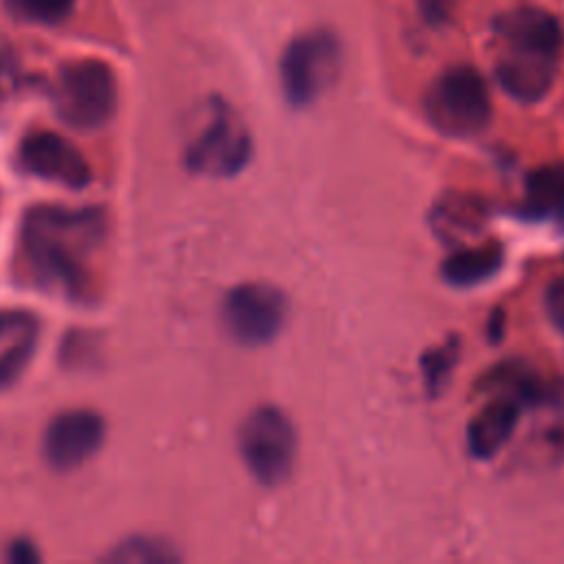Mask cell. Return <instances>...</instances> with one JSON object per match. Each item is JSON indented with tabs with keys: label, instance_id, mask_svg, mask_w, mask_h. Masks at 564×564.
<instances>
[{
	"label": "cell",
	"instance_id": "1",
	"mask_svg": "<svg viewBox=\"0 0 564 564\" xmlns=\"http://www.w3.org/2000/svg\"><path fill=\"white\" fill-rule=\"evenodd\" d=\"M101 207L35 205L20 225V258L33 282L68 302H88L97 289V258L106 247Z\"/></svg>",
	"mask_w": 564,
	"mask_h": 564
},
{
	"label": "cell",
	"instance_id": "2",
	"mask_svg": "<svg viewBox=\"0 0 564 564\" xmlns=\"http://www.w3.org/2000/svg\"><path fill=\"white\" fill-rule=\"evenodd\" d=\"M500 42L496 79L518 101L542 99L557 68L562 31L557 20L535 7L511 9L494 22Z\"/></svg>",
	"mask_w": 564,
	"mask_h": 564
},
{
	"label": "cell",
	"instance_id": "3",
	"mask_svg": "<svg viewBox=\"0 0 564 564\" xmlns=\"http://www.w3.org/2000/svg\"><path fill=\"white\" fill-rule=\"evenodd\" d=\"M430 123L447 137H474L491 119V99L485 79L471 66L443 70L423 99Z\"/></svg>",
	"mask_w": 564,
	"mask_h": 564
},
{
	"label": "cell",
	"instance_id": "4",
	"mask_svg": "<svg viewBox=\"0 0 564 564\" xmlns=\"http://www.w3.org/2000/svg\"><path fill=\"white\" fill-rule=\"evenodd\" d=\"M57 115L77 130L104 128L117 110V77L101 59H75L59 68L53 90Z\"/></svg>",
	"mask_w": 564,
	"mask_h": 564
},
{
	"label": "cell",
	"instance_id": "5",
	"mask_svg": "<svg viewBox=\"0 0 564 564\" xmlns=\"http://www.w3.org/2000/svg\"><path fill=\"white\" fill-rule=\"evenodd\" d=\"M238 447L256 480L262 485H280L293 471L297 434L291 419L280 408L260 405L242 421Z\"/></svg>",
	"mask_w": 564,
	"mask_h": 564
},
{
	"label": "cell",
	"instance_id": "6",
	"mask_svg": "<svg viewBox=\"0 0 564 564\" xmlns=\"http://www.w3.org/2000/svg\"><path fill=\"white\" fill-rule=\"evenodd\" d=\"M251 159V137L240 115L214 99L209 119L185 148V165L192 174L225 178L238 174Z\"/></svg>",
	"mask_w": 564,
	"mask_h": 564
},
{
	"label": "cell",
	"instance_id": "7",
	"mask_svg": "<svg viewBox=\"0 0 564 564\" xmlns=\"http://www.w3.org/2000/svg\"><path fill=\"white\" fill-rule=\"evenodd\" d=\"M341 68V48L330 31H311L295 37L280 59L284 97L293 106L313 104L333 86Z\"/></svg>",
	"mask_w": 564,
	"mask_h": 564
},
{
	"label": "cell",
	"instance_id": "8",
	"mask_svg": "<svg viewBox=\"0 0 564 564\" xmlns=\"http://www.w3.org/2000/svg\"><path fill=\"white\" fill-rule=\"evenodd\" d=\"M220 315L227 333L238 344L260 346L280 333L286 317V297L271 284L245 282L225 295Z\"/></svg>",
	"mask_w": 564,
	"mask_h": 564
},
{
	"label": "cell",
	"instance_id": "9",
	"mask_svg": "<svg viewBox=\"0 0 564 564\" xmlns=\"http://www.w3.org/2000/svg\"><path fill=\"white\" fill-rule=\"evenodd\" d=\"M18 163L26 174L68 189H84L93 181L86 154L64 134L53 130L40 128L29 132L20 141Z\"/></svg>",
	"mask_w": 564,
	"mask_h": 564
},
{
	"label": "cell",
	"instance_id": "10",
	"mask_svg": "<svg viewBox=\"0 0 564 564\" xmlns=\"http://www.w3.org/2000/svg\"><path fill=\"white\" fill-rule=\"evenodd\" d=\"M106 438V421L90 408L55 414L42 436V454L57 471H70L90 460Z\"/></svg>",
	"mask_w": 564,
	"mask_h": 564
},
{
	"label": "cell",
	"instance_id": "11",
	"mask_svg": "<svg viewBox=\"0 0 564 564\" xmlns=\"http://www.w3.org/2000/svg\"><path fill=\"white\" fill-rule=\"evenodd\" d=\"M40 322L22 308L0 311V390L13 386L33 359Z\"/></svg>",
	"mask_w": 564,
	"mask_h": 564
},
{
	"label": "cell",
	"instance_id": "12",
	"mask_svg": "<svg viewBox=\"0 0 564 564\" xmlns=\"http://www.w3.org/2000/svg\"><path fill=\"white\" fill-rule=\"evenodd\" d=\"M518 416L520 401L516 399H496L489 405H485L469 423V452L478 458L494 456L513 434Z\"/></svg>",
	"mask_w": 564,
	"mask_h": 564
},
{
	"label": "cell",
	"instance_id": "13",
	"mask_svg": "<svg viewBox=\"0 0 564 564\" xmlns=\"http://www.w3.org/2000/svg\"><path fill=\"white\" fill-rule=\"evenodd\" d=\"M502 264V249L498 245L460 249L443 262V278L454 286H474L489 280Z\"/></svg>",
	"mask_w": 564,
	"mask_h": 564
},
{
	"label": "cell",
	"instance_id": "14",
	"mask_svg": "<svg viewBox=\"0 0 564 564\" xmlns=\"http://www.w3.org/2000/svg\"><path fill=\"white\" fill-rule=\"evenodd\" d=\"M527 203L535 214L564 212V161L542 165L529 174Z\"/></svg>",
	"mask_w": 564,
	"mask_h": 564
},
{
	"label": "cell",
	"instance_id": "15",
	"mask_svg": "<svg viewBox=\"0 0 564 564\" xmlns=\"http://www.w3.org/2000/svg\"><path fill=\"white\" fill-rule=\"evenodd\" d=\"M104 560L115 564H170L178 560V553L163 538L130 535L119 544H115L104 555Z\"/></svg>",
	"mask_w": 564,
	"mask_h": 564
},
{
	"label": "cell",
	"instance_id": "16",
	"mask_svg": "<svg viewBox=\"0 0 564 564\" xmlns=\"http://www.w3.org/2000/svg\"><path fill=\"white\" fill-rule=\"evenodd\" d=\"M75 0H4L11 15L33 24H59L73 11Z\"/></svg>",
	"mask_w": 564,
	"mask_h": 564
},
{
	"label": "cell",
	"instance_id": "17",
	"mask_svg": "<svg viewBox=\"0 0 564 564\" xmlns=\"http://www.w3.org/2000/svg\"><path fill=\"white\" fill-rule=\"evenodd\" d=\"M456 355H458V348H456V341H447L443 348H436L432 350L425 361H423V375H425V383L430 390H436L441 388V383L445 381L447 372L452 370L454 361H456Z\"/></svg>",
	"mask_w": 564,
	"mask_h": 564
},
{
	"label": "cell",
	"instance_id": "18",
	"mask_svg": "<svg viewBox=\"0 0 564 564\" xmlns=\"http://www.w3.org/2000/svg\"><path fill=\"white\" fill-rule=\"evenodd\" d=\"M546 311L557 328L564 330V275H560L546 291Z\"/></svg>",
	"mask_w": 564,
	"mask_h": 564
},
{
	"label": "cell",
	"instance_id": "19",
	"mask_svg": "<svg viewBox=\"0 0 564 564\" xmlns=\"http://www.w3.org/2000/svg\"><path fill=\"white\" fill-rule=\"evenodd\" d=\"M7 560L13 564H31V562L40 560V553L33 546V542L20 538V540L11 542V546L7 549Z\"/></svg>",
	"mask_w": 564,
	"mask_h": 564
},
{
	"label": "cell",
	"instance_id": "20",
	"mask_svg": "<svg viewBox=\"0 0 564 564\" xmlns=\"http://www.w3.org/2000/svg\"><path fill=\"white\" fill-rule=\"evenodd\" d=\"M421 7L430 20H443L447 15L449 0H421Z\"/></svg>",
	"mask_w": 564,
	"mask_h": 564
},
{
	"label": "cell",
	"instance_id": "21",
	"mask_svg": "<svg viewBox=\"0 0 564 564\" xmlns=\"http://www.w3.org/2000/svg\"><path fill=\"white\" fill-rule=\"evenodd\" d=\"M2 77H4V62L0 57V97H2Z\"/></svg>",
	"mask_w": 564,
	"mask_h": 564
}]
</instances>
